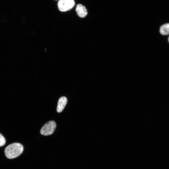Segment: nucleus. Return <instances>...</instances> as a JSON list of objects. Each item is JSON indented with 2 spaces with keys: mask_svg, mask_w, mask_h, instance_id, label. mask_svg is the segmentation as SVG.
Segmentation results:
<instances>
[{
  "mask_svg": "<svg viewBox=\"0 0 169 169\" xmlns=\"http://www.w3.org/2000/svg\"><path fill=\"white\" fill-rule=\"evenodd\" d=\"M23 150V147L20 143H14L7 146L4 152L6 157L8 159H13L20 155Z\"/></svg>",
  "mask_w": 169,
  "mask_h": 169,
  "instance_id": "f257e3e1",
  "label": "nucleus"
},
{
  "mask_svg": "<svg viewBox=\"0 0 169 169\" xmlns=\"http://www.w3.org/2000/svg\"><path fill=\"white\" fill-rule=\"evenodd\" d=\"M6 143V140L4 137L0 133V147L4 146Z\"/></svg>",
  "mask_w": 169,
  "mask_h": 169,
  "instance_id": "0eeeda50",
  "label": "nucleus"
},
{
  "mask_svg": "<svg viewBox=\"0 0 169 169\" xmlns=\"http://www.w3.org/2000/svg\"><path fill=\"white\" fill-rule=\"evenodd\" d=\"M74 0H59L58 3L59 10L61 12L69 10L74 6Z\"/></svg>",
  "mask_w": 169,
  "mask_h": 169,
  "instance_id": "7ed1b4c3",
  "label": "nucleus"
},
{
  "mask_svg": "<svg viewBox=\"0 0 169 169\" xmlns=\"http://www.w3.org/2000/svg\"><path fill=\"white\" fill-rule=\"evenodd\" d=\"M160 32L163 35L169 34V23L162 25L160 27Z\"/></svg>",
  "mask_w": 169,
  "mask_h": 169,
  "instance_id": "423d86ee",
  "label": "nucleus"
},
{
  "mask_svg": "<svg viewBox=\"0 0 169 169\" xmlns=\"http://www.w3.org/2000/svg\"><path fill=\"white\" fill-rule=\"evenodd\" d=\"M67 102L66 97L62 96L60 97L58 101L57 111L58 113L61 112L64 109Z\"/></svg>",
  "mask_w": 169,
  "mask_h": 169,
  "instance_id": "39448f33",
  "label": "nucleus"
},
{
  "mask_svg": "<svg viewBox=\"0 0 169 169\" xmlns=\"http://www.w3.org/2000/svg\"><path fill=\"white\" fill-rule=\"evenodd\" d=\"M56 126V124L54 121H49L42 126L40 130V133L45 136L51 135L54 131Z\"/></svg>",
  "mask_w": 169,
  "mask_h": 169,
  "instance_id": "f03ea898",
  "label": "nucleus"
},
{
  "mask_svg": "<svg viewBox=\"0 0 169 169\" xmlns=\"http://www.w3.org/2000/svg\"><path fill=\"white\" fill-rule=\"evenodd\" d=\"M76 11L78 15L80 18H84L87 14V11L85 7L81 4L76 5Z\"/></svg>",
  "mask_w": 169,
  "mask_h": 169,
  "instance_id": "20e7f679",
  "label": "nucleus"
},
{
  "mask_svg": "<svg viewBox=\"0 0 169 169\" xmlns=\"http://www.w3.org/2000/svg\"><path fill=\"white\" fill-rule=\"evenodd\" d=\"M168 41L169 43V37H168Z\"/></svg>",
  "mask_w": 169,
  "mask_h": 169,
  "instance_id": "6e6552de",
  "label": "nucleus"
}]
</instances>
